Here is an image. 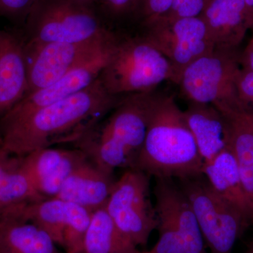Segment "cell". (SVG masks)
I'll return each instance as SVG.
<instances>
[{"label": "cell", "instance_id": "obj_1", "mask_svg": "<svg viewBox=\"0 0 253 253\" xmlns=\"http://www.w3.org/2000/svg\"><path fill=\"white\" fill-rule=\"evenodd\" d=\"M123 96L108 92L99 77L83 90L0 127L1 146L10 154L23 157L55 144H75L106 117Z\"/></svg>", "mask_w": 253, "mask_h": 253}, {"label": "cell", "instance_id": "obj_2", "mask_svg": "<svg viewBox=\"0 0 253 253\" xmlns=\"http://www.w3.org/2000/svg\"><path fill=\"white\" fill-rule=\"evenodd\" d=\"M204 161L184 111L174 96L155 91L147 131L134 169L156 179H184L204 174Z\"/></svg>", "mask_w": 253, "mask_h": 253}, {"label": "cell", "instance_id": "obj_3", "mask_svg": "<svg viewBox=\"0 0 253 253\" xmlns=\"http://www.w3.org/2000/svg\"><path fill=\"white\" fill-rule=\"evenodd\" d=\"M155 91L123 96L99 123L75 144L106 172L134 169L144 144Z\"/></svg>", "mask_w": 253, "mask_h": 253}, {"label": "cell", "instance_id": "obj_4", "mask_svg": "<svg viewBox=\"0 0 253 253\" xmlns=\"http://www.w3.org/2000/svg\"><path fill=\"white\" fill-rule=\"evenodd\" d=\"M99 79L115 96L152 92L166 81L174 83L169 61L139 34L120 31L115 49Z\"/></svg>", "mask_w": 253, "mask_h": 253}, {"label": "cell", "instance_id": "obj_5", "mask_svg": "<svg viewBox=\"0 0 253 253\" xmlns=\"http://www.w3.org/2000/svg\"><path fill=\"white\" fill-rule=\"evenodd\" d=\"M23 29L26 42H81L111 34L95 6L70 0H40Z\"/></svg>", "mask_w": 253, "mask_h": 253}, {"label": "cell", "instance_id": "obj_6", "mask_svg": "<svg viewBox=\"0 0 253 253\" xmlns=\"http://www.w3.org/2000/svg\"><path fill=\"white\" fill-rule=\"evenodd\" d=\"M241 68L237 50L214 48L190 64L178 84L189 101L212 104L221 112L249 111L238 92Z\"/></svg>", "mask_w": 253, "mask_h": 253}, {"label": "cell", "instance_id": "obj_7", "mask_svg": "<svg viewBox=\"0 0 253 253\" xmlns=\"http://www.w3.org/2000/svg\"><path fill=\"white\" fill-rule=\"evenodd\" d=\"M177 180L210 253H232L236 241L249 226L241 213L214 191L204 174Z\"/></svg>", "mask_w": 253, "mask_h": 253}, {"label": "cell", "instance_id": "obj_8", "mask_svg": "<svg viewBox=\"0 0 253 253\" xmlns=\"http://www.w3.org/2000/svg\"><path fill=\"white\" fill-rule=\"evenodd\" d=\"M138 33L169 61L176 84L190 64L214 49L201 16L158 18Z\"/></svg>", "mask_w": 253, "mask_h": 253}, {"label": "cell", "instance_id": "obj_9", "mask_svg": "<svg viewBox=\"0 0 253 253\" xmlns=\"http://www.w3.org/2000/svg\"><path fill=\"white\" fill-rule=\"evenodd\" d=\"M150 176L128 169L116 181L106 209L118 229L137 248L145 246L157 228L156 208L150 199Z\"/></svg>", "mask_w": 253, "mask_h": 253}, {"label": "cell", "instance_id": "obj_10", "mask_svg": "<svg viewBox=\"0 0 253 253\" xmlns=\"http://www.w3.org/2000/svg\"><path fill=\"white\" fill-rule=\"evenodd\" d=\"M119 31L81 42L34 44L26 42V95L53 84L118 38Z\"/></svg>", "mask_w": 253, "mask_h": 253}, {"label": "cell", "instance_id": "obj_11", "mask_svg": "<svg viewBox=\"0 0 253 253\" xmlns=\"http://www.w3.org/2000/svg\"><path fill=\"white\" fill-rule=\"evenodd\" d=\"M118 36L90 59L81 63L53 84L26 95L12 109L1 116L0 127L18 122L38 110L69 97L90 86L99 78L109 61L117 43Z\"/></svg>", "mask_w": 253, "mask_h": 253}, {"label": "cell", "instance_id": "obj_12", "mask_svg": "<svg viewBox=\"0 0 253 253\" xmlns=\"http://www.w3.org/2000/svg\"><path fill=\"white\" fill-rule=\"evenodd\" d=\"M81 149L48 147L22 157L21 168L38 192L45 199L57 196L63 182L76 168L87 159Z\"/></svg>", "mask_w": 253, "mask_h": 253}, {"label": "cell", "instance_id": "obj_13", "mask_svg": "<svg viewBox=\"0 0 253 253\" xmlns=\"http://www.w3.org/2000/svg\"><path fill=\"white\" fill-rule=\"evenodd\" d=\"M28 88L24 36L0 29V117L26 96Z\"/></svg>", "mask_w": 253, "mask_h": 253}, {"label": "cell", "instance_id": "obj_14", "mask_svg": "<svg viewBox=\"0 0 253 253\" xmlns=\"http://www.w3.org/2000/svg\"><path fill=\"white\" fill-rule=\"evenodd\" d=\"M115 182L113 173L101 169L87 158L68 176L56 197L93 212L106 206Z\"/></svg>", "mask_w": 253, "mask_h": 253}, {"label": "cell", "instance_id": "obj_15", "mask_svg": "<svg viewBox=\"0 0 253 253\" xmlns=\"http://www.w3.org/2000/svg\"><path fill=\"white\" fill-rule=\"evenodd\" d=\"M201 16L216 49L237 50L253 29L244 0H212Z\"/></svg>", "mask_w": 253, "mask_h": 253}, {"label": "cell", "instance_id": "obj_16", "mask_svg": "<svg viewBox=\"0 0 253 253\" xmlns=\"http://www.w3.org/2000/svg\"><path fill=\"white\" fill-rule=\"evenodd\" d=\"M156 203L167 210L186 253H208L196 215L185 194L173 179H156Z\"/></svg>", "mask_w": 253, "mask_h": 253}, {"label": "cell", "instance_id": "obj_17", "mask_svg": "<svg viewBox=\"0 0 253 253\" xmlns=\"http://www.w3.org/2000/svg\"><path fill=\"white\" fill-rule=\"evenodd\" d=\"M204 175L214 191L237 210L248 224H253V204L245 190L230 146L204 163Z\"/></svg>", "mask_w": 253, "mask_h": 253}, {"label": "cell", "instance_id": "obj_18", "mask_svg": "<svg viewBox=\"0 0 253 253\" xmlns=\"http://www.w3.org/2000/svg\"><path fill=\"white\" fill-rule=\"evenodd\" d=\"M184 114L204 163L229 146L227 121L213 105L189 101Z\"/></svg>", "mask_w": 253, "mask_h": 253}, {"label": "cell", "instance_id": "obj_19", "mask_svg": "<svg viewBox=\"0 0 253 253\" xmlns=\"http://www.w3.org/2000/svg\"><path fill=\"white\" fill-rule=\"evenodd\" d=\"M229 126V146L239 167L245 190L253 204V112H221Z\"/></svg>", "mask_w": 253, "mask_h": 253}, {"label": "cell", "instance_id": "obj_20", "mask_svg": "<svg viewBox=\"0 0 253 253\" xmlns=\"http://www.w3.org/2000/svg\"><path fill=\"white\" fill-rule=\"evenodd\" d=\"M0 253H59L49 234L31 221L0 218Z\"/></svg>", "mask_w": 253, "mask_h": 253}, {"label": "cell", "instance_id": "obj_21", "mask_svg": "<svg viewBox=\"0 0 253 253\" xmlns=\"http://www.w3.org/2000/svg\"><path fill=\"white\" fill-rule=\"evenodd\" d=\"M67 203L58 198H50L18 206L0 215L31 221L49 234L55 244L63 247Z\"/></svg>", "mask_w": 253, "mask_h": 253}, {"label": "cell", "instance_id": "obj_22", "mask_svg": "<svg viewBox=\"0 0 253 253\" xmlns=\"http://www.w3.org/2000/svg\"><path fill=\"white\" fill-rule=\"evenodd\" d=\"M136 249L118 229L106 207L91 212L90 224L84 238V253H131Z\"/></svg>", "mask_w": 253, "mask_h": 253}, {"label": "cell", "instance_id": "obj_23", "mask_svg": "<svg viewBox=\"0 0 253 253\" xmlns=\"http://www.w3.org/2000/svg\"><path fill=\"white\" fill-rule=\"evenodd\" d=\"M44 199H46L38 192L21 163L0 183V215L13 208Z\"/></svg>", "mask_w": 253, "mask_h": 253}, {"label": "cell", "instance_id": "obj_24", "mask_svg": "<svg viewBox=\"0 0 253 253\" xmlns=\"http://www.w3.org/2000/svg\"><path fill=\"white\" fill-rule=\"evenodd\" d=\"M67 203L63 248L66 253L83 252L86 231L90 224L91 211L78 205Z\"/></svg>", "mask_w": 253, "mask_h": 253}, {"label": "cell", "instance_id": "obj_25", "mask_svg": "<svg viewBox=\"0 0 253 253\" xmlns=\"http://www.w3.org/2000/svg\"><path fill=\"white\" fill-rule=\"evenodd\" d=\"M157 215L158 239L151 253H186L180 236L176 230L174 221L170 214L162 205L156 203Z\"/></svg>", "mask_w": 253, "mask_h": 253}, {"label": "cell", "instance_id": "obj_26", "mask_svg": "<svg viewBox=\"0 0 253 253\" xmlns=\"http://www.w3.org/2000/svg\"><path fill=\"white\" fill-rule=\"evenodd\" d=\"M136 0H97L96 7L110 27L114 29L113 25L131 20Z\"/></svg>", "mask_w": 253, "mask_h": 253}, {"label": "cell", "instance_id": "obj_27", "mask_svg": "<svg viewBox=\"0 0 253 253\" xmlns=\"http://www.w3.org/2000/svg\"><path fill=\"white\" fill-rule=\"evenodd\" d=\"M174 0H136L131 21L139 28L164 17L169 12Z\"/></svg>", "mask_w": 253, "mask_h": 253}, {"label": "cell", "instance_id": "obj_28", "mask_svg": "<svg viewBox=\"0 0 253 253\" xmlns=\"http://www.w3.org/2000/svg\"><path fill=\"white\" fill-rule=\"evenodd\" d=\"M40 0H0V16L24 27L28 18Z\"/></svg>", "mask_w": 253, "mask_h": 253}, {"label": "cell", "instance_id": "obj_29", "mask_svg": "<svg viewBox=\"0 0 253 253\" xmlns=\"http://www.w3.org/2000/svg\"><path fill=\"white\" fill-rule=\"evenodd\" d=\"M211 1L212 0H174L172 9L164 17H193L201 16Z\"/></svg>", "mask_w": 253, "mask_h": 253}, {"label": "cell", "instance_id": "obj_30", "mask_svg": "<svg viewBox=\"0 0 253 253\" xmlns=\"http://www.w3.org/2000/svg\"><path fill=\"white\" fill-rule=\"evenodd\" d=\"M238 92L245 107L253 112V72L241 68L237 80Z\"/></svg>", "mask_w": 253, "mask_h": 253}, {"label": "cell", "instance_id": "obj_31", "mask_svg": "<svg viewBox=\"0 0 253 253\" xmlns=\"http://www.w3.org/2000/svg\"><path fill=\"white\" fill-rule=\"evenodd\" d=\"M22 157L10 154L0 146V183L10 172L21 165Z\"/></svg>", "mask_w": 253, "mask_h": 253}, {"label": "cell", "instance_id": "obj_32", "mask_svg": "<svg viewBox=\"0 0 253 253\" xmlns=\"http://www.w3.org/2000/svg\"><path fill=\"white\" fill-rule=\"evenodd\" d=\"M240 61L243 68L253 72V35L242 54H240Z\"/></svg>", "mask_w": 253, "mask_h": 253}, {"label": "cell", "instance_id": "obj_33", "mask_svg": "<svg viewBox=\"0 0 253 253\" xmlns=\"http://www.w3.org/2000/svg\"><path fill=\"white\" fill-rule=\"evenodd\" d=\"M244 4L246 12L249 16L250 21L252 23L253 30V0H244Z\"/></svg>", "mask_w": 253, "mask_h": 253}, {"label": "cell", "instance_id": "obj_34", "mask_svg": "<svg viewBox=\"0 0 253 253\" xmlns=\"http://www.w3.org/2000/svg\"><path fill=\"white\" fill-rule=\"evenodd\" d=\"M70 1H74L78 4L89 5V6H96L97 0H70Z\"/></svg>", "mask_w": 253, "mask_h": 253}, {"label": "cell", "instance_id": "obj_35", "mask_svg": "<svg viewBox=\"0 0 253 253\" xmlns=\"http://www.w3.org/2000/svg\"><path fill=\"white\" fill-rule=\"evenodd\" d=\"M247 253H253V239L252 242H251V246H250L249 251Z\"/></svg>", "mask_w": 253, "mask_h": 253}, {"label": "cell", "instance_id": "obj_36", "mask_svg": "<svg viewBox=\"0 0 253 253\" xmlns=\"http://www.w3.org/2000/svg\"><path fill=\"white\" fill-rule=\"evenodd\" d=\"M131 253H151L149 251H138L137 249H136L135 251H134V252H132Z\"/></svg>", "mask_w": 253, "mask_h": 253}, {"label": "cell", "instance_id": "obj_37", "mask_svg": "<svg viewBox=\"0 0 253 253\" xmlns=\"http://www.w3.org/2000/svg\"><path fill=\"white\" fill-rule=\"evenodd\" d=\"M2 146V138H1V134H0V146Z\"/></svg>", "mask_w": 253, "mask_h": 253}, {"label": "cell", "instance_id": "obj_38", "mask_svg": "<svg viewBox=\"0 0 253 253\" xmlns=\"http://www.w3.org/2000/svg\"><path fill=\"white\" fill-rule=\"evenodd\" d=\"M78 253H84V251H83V252Z\"/></svg>", "mask_w": 253, "mask_h": 253}]
</instances>
